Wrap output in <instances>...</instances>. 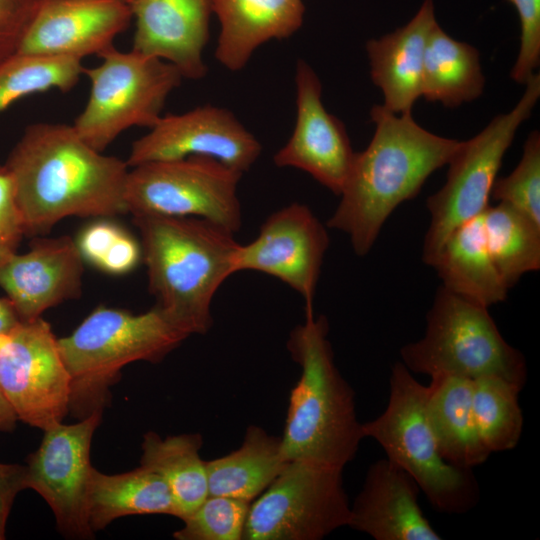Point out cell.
I'll return each mask as SVG.
<instances>
[{"instance_id": "cell-11", "label": "cell", "mask_w": 540, "mask_h": 540, "mask_svg": "<svg viewBox=\"0 0 540 540\" xmlns=\"http://www.w3.org/2000/svg\"><path fill=\"white\" fill-rule=\"evenodd\" d=\"M349 519L343 468L291 460L250 503L242 540H321Z\"/></svg>"}, {"instance_id": "cell-37", "label": "cell", "mask_w": 540, "mask_h": 540, "mask_svg": "<svg viewBox=\"0 0 540 540\" xmlns=\"http://www.w3.org/2000/svg\"><path fill=\"white\" fill-rule=\"evenodd\" d=\"M36 0H0V63L17 53Z\"/></svg>"}, {"instance_id": "cell-32", "label": "cell", "mask_w": 540, "mask_h": 540, "mask_svg": "<svg viewBox=\"0 0 540 540\" xmlns=\"http://www.w3.org/2000/svg\"><path fill=\"white\" fill-rule=\"evenodd\" d=\"M74 240L84 262L109 275L127 274L142 261L141 243L105 217L85 225Z\"/></svg>"}, {"instance_id": "cell-36", "label": "cell", "mask_w": 540, "mask_h": 540, "mask_svg": "<svg viewBox=\"0 0 540 540\" xmlns=\"http://www.w3.org/2000/svg\"><path fill=\"white\" fill-rule=\"evenodd\" d=\"M25 234L13 177L4 165H0V264L17 252Z\"/></svg>"}, {"instance_id": "cell-5", "label": "cell", "mask_w": 540, "mask_h": 540, "mask_svg": "<svg viewBox=\"0 0 540 540\" xmlns=\"http://www.w3.org/2000/svg\"><path fill=\"white\" fill-rule=\"evenodd\" d=\"M187 337L157 306L140 314L97 307L70 335L58 338L70 377L69 412L80 420L103 411L124 366L157 363Z\"/></svg>"}, {"instance_id": "cell-38", "label": "cell", "mask_w": 540, "mask_h": 540, "mask_svg": "<svg viewBox=\"0 0 540 540\" xmlns=\"http://www.w3.org/2000/svg\"><path fill=\"white\" fill-rule=\"evenodd\" d=\"M26 489V466L0 463V528L5 531L13 503Z\"/></svg>"}, {"instance_id": "cell-26", "label": "cell", "mask_w": 540, "mask_h": 540, "mask_svg": "<svg viewBox=\"0 0 540 540\" xmlns=\"http://www.w3.org/2000/svg\"><path fill=\"white\" fill-rule=\"evenodd\" d=\"M287 462L281 451V437L250 425L238 449L206 461L208 493L251 503L273 482Z\"/></svg>"}, {"instance_id": "cell-33", "label": "cell", "mask_w": 540, "mask_h": 540, "mask_svg": "<svg viewBox=\"0 0 540 540\" xmlns=\"http://www.w3.org/2000/svg\"><path fill=\"white\" fill-rule=\"evenodd\" d=\"M250 503L219 495L206 499L174 532L177 540H242Z\"/></svg>"}, {"instance_id": "cell-34", "label": "cell", "mask_w": 540, "mask_h": 540, "mask_svg": "<svg viewBox=\"0 0 540 540\" xmlns=\"http://www.w3.org/2000/svg\"><path fill=\"white\" fill-rule=\"evenodd\" d=\"M491 197L504 202L540 224V134L527 137L521 160L507 176L496 178Z\"/></svg>"}, {"instance_id": "cell-7", "label": "cell", "mask_w": 540, "mask_h": 540, "mask_svg": "<svg viewBox=\"0 0 540 540\" xmlns=\"http://www.w3.org/2000/svg\"><path fill=\"white\" fill-rule=\"evenodd\" d=\"M412 373L474 380L499 377L521 389L527 381L525 357L500 333L488 308L440 286L426 315L424 336L400 349Z\"/></svg>"}, {"instance_id": "cell-42", "label": "cell", "mask_w": 540, "mask_h": 540, "mask_svg": "<svg viewBox=\"0 0 540 540\" xmlns=\"http://www.w3.org/2000/svg\"><path fill=\"white\" fill-rule=\"evenodd\" d=\"M120 1H122L124 3H127V4H129L131 2V0H120Z\"/></svg>"}, {"instance_id": "cell-23", "label": "cell", "mask_w": 540, "mask_h": 540, "mask_svg": "<svg viewBox=\"0 0 540 540\" xmlns=\"http://www.w3.org/2000/svg\"><path fill=\"white\" fill-rule=\"evenodd\" d=\"M447 290L489 308L506 300L508 288L490 255L483 214L455 229L432 266Z\"/></svg>"}, {"instance_id": "cell-22", "label": "cell", "mask_w": 540, "mask_h": 540, "mask_svg": "<svg viewBox=\"0 0 540 540\" xmlns=\"http://www.w3.org/2000/svg\"><path fill=\"white\" fill-rule=\"evenodd\" d=\"M220 22L217 61L230 71L245 67L253 52L271 39L293 35L302 25V0H212Z\"/></svg>"}, {"instance_id": "cell-40", "label": "cell", "mask_w": 540, "mask_h": 540, "mask_svg": "<svg viewBox=\"0 0 540 540\" xmlns=\"http://www.w3.org/2000/svg\"><path fill=\"white\" fill-rule=\"evenodd\" d=\"M18 418L0 387V432H12Z\"/></svg>"}, {"instance_id": "cell-25", "label": "cell", "mask_w": 540, "mask_h": 540, "mask_svg": "<svg viewBox=\"0 0 540 540\" xmlns=\"http://www.w3.org/2000/svg\"><path fill=\"white\" fill-rule=\"evenodd\" d=\"M147 514L176 517L170 490L157 473L143 466L115 475L92 468L87 515L94 533L120 517Z\"/></svg>"}, {"instance_id": "cell-13", "label": "cell", "mask_w": 540, "mask_h": 540, "mask_svg": "<svg viewBox=\"0 0 540 540\" xmlns=\"http://www.w3.org/2000/svg\"><path fill=\"white\" fill-rule=\"evenodd\" d=\"M102 411L74 424L58 423L44 431L39 448L26 459V489L49 505L58 530L66 537L94 535L88 522L87 495L92 465L90 449Z\"/></svg>"}, {"instance_id": "cell-6", "label": "cell", "mask_w": 540, "mask_h": 540, "mask_svg": "<svg viewBox=\"0 0 540 540\" xmlns=\"http://www.w3.org/2000/svg\"><path fill=\"white\" fill-rule=\"evenodd\" d=\"M428 387L399 361L391 368L386 409L362 424L364 437L377 441L387 459L406 471L439 512L463 514L479 501L472 470L448 463L440 454L426 413Z\"/></svg>"}, {"instance_id": "cell-1", "label": "cell", "mask_w": 540, "mask_h": 540, "mask_svg": "<svg viewBox=\"0 0 540 540\" xmlns=\"http://www.w3.org/2000/svg\"><path fill=\"white\" fill-rule=\"evenodd\" d=\"M5 166L14 180L26 236L45 235L70 216L128 213L126 161L92 148L73 125H28Z\"/></svg>"}, {"instance_id": "cell-14", "label": "cell", "mask_w": 540, "mask_h": 540, "mask_svg": "<svg viewBox=\"0 0 540 540\" xmlns=\"http://www.w3.org/2000/svg\"><path fill=\"white\" fill-rule=\"evenodd\" d=\"M329 247L326 227L304 204L292 203L267 217L257 237L240 245L235 270L273 276L295 290L312 315L321 266Z\"/></svg>"}, {"instance_id": "cell-19", "label": "cell", "mask_w": 540, "mask_h": 540, "mask_svg": "<svg viewBox=\"0 0 540 540\" xmlns=\"http://www.w3.org/2000/svg\"><path fill=\"white\" fill-rule=\"evenodd\" d=\"M129 6L136 24L131 50L171 63L183 78L206 75L212 0H131Z\"/></svg>"}, {"instance_id": "cell-24", "label": "cell", "mask_w": 540, "mask_h": 540, "mask_svg": "<svg viewBox=\"0 0 540 540\" xmlns=\"http://www.w3.org/2000/svg\"><path fill=\"white\" fill-rule=\"evenodd\" d=\"M426 413L440 454L451 465L472 470L491 455L481 442L472 411V380L430 377Z\"/></svg>"}, {"instance_id": "cell-21", "label": "cell", "mask_w": 540, "mask_h": 540, "mask_svg": "<svg viewBox=\"0 0 540 540\" xmlns=\"http://www.w3.org/2000/svg\"><path fill=\"white\" fill-rule=\"evenodd\" d=\"M436 24L433 1L425 0L405 26L367 42L371 78L381 89L387 110L411 112L421 97L425 49Z\"/></svg>"}, {"instance_id": "cell-30", "label": "cell", "mask_w": 540, "mask_h": 540, "mask_svg": "<svg viewBox=\"0 0 540 540\" xmlns=\"http://www.w3.org/2000/svg\"><path fill=\"white\" fill-rule=\"evenodd\" d=\"M521 388L499 377L472 380V411L479 438L492 454L514 449L522 435Z\"/></svg>"}, {"instance_id": "cell-12", "label": "cell", "mask_w": 540, "mask_h": 540, "mask_svg": "<svg viewBox=\"0 0 540 540\" xmlns=\"http://www.w3.org/2000/svg\"><path fill=\"white\" fill-rule=\"evenodd\" d=\"M0 387L18 421L32 427L45 431L69 413L70 377L42 317L0 334Z\"/></svg>"}, {"instance_id": "cell-35", "label": "cell", "mask_w": 540, "mask_h": 540, "mask_svg": "<svg viewBox=\"0 0 540 540\" xmlns=\"http://www.w3.org/2000/svg\"><path fill=\"white\" fill-rule=\"evenodd\" d=\"M517 10L520 47L511 78L525 84L540 63V0H508Z\"/></svg>"}, {"instance_id": "cell-9", "label": "cell", "mask_w": 540, "mask_h": 540, "mask_svg": "<svg viewBox=\"0 0 540 540\" xmlns=\"http://www.w3.org/2000/svg\"><path fill=\"white\" fill-rule=\"evenodd\" d=\"M525 85L524 94L512 110L495 116L477 135L461 141L447 164L444 185L428 197L430 223L422 248L425 264L433 266L450 234L482 215L489 206L504 155L540 97L539 74L534 73Z\"/></svg>"}, {"instance_id": "cell-29", "label": "cell", "mask_w": 540, "mask_h": 540, "mask_svg": "<svg viewBox=\"0 0 540 540\" xmlns=\"http://www.w3.org/2000/svg\"><path fill=\"white\" fill-rule=\"evenodd\" d=\"M486 243L494 265L508 289L540 269V224L504 202L483 213Z\"/></svg>"}, {"instance_id": "cell-39", "label": "cell", "mask_w": 540, "mask_h": 540, "mask_svg": "<svg viewBox=\"0 0 540 540\" xmlns=\"http://www.w3.org/2000/svg\"><path fill=\"white\" fill-rule=\"evenodd\" d=\"M22 320L7 297H0V334H7Z\"/></svg>"}, {"instance_id": "cell-18", "label": "cell", "mask_w": 540, "mask_h": 540, "mask_svg": "<svg viewBox=\"0 0 540 540\" xmlns=\"http://www.w3.org/2000/svg\"><path fill=\"white\" fill-rule=\"evenodd\" d=\"M84 260L69 236L37 237L0 264V288L22 321L81 295Z\"/></svg>"}, {"instance_id": "cell-16", "label": "cell", "mask_w": 540, "mask_h": 540, "mask_svg": "<svg viewBox=\"0 0 540 540\" xmlns=\"http://www.w3.org/2000/svg\"><path fill=\"white\" fill-rule=\"evenodd\" d=\"M295 83L296 124L288 142L274 155V163L303 170L340 195L356 152L344 124L325 109L320 79L304 60L297 62Z\"/></svg>"}, {"instance_id": "cell-10", "label": "cell", "mask_w": 540, "mask_h": 540, "mask_svg": "<svg viewBox=\"0 0 540 540\" xmlns=\"http://www.w3.org/2000/svg\"><path fill=\"white\" fill-rule=\"evenodd\" d=\"M242 175L206 156L146 162L128 171V213L196 217L235 234L242 224L237 194Z\"/></svg>"}, {"instance_id": "cell-3", "label": "cell", "mask_w": 540, "mask_h": 540, "mask_svg": "<svg viewBox=\"0 0 540 540\" xmlns=\"http://www.w3.org/2000/svg\"><path fill=\"white\" fill-rule=\"evenodd\" d=\"M133 222L156 306L186 335L206 334L213 298L236 273L241 244L234 233L196 217L141 214Z\"/></svg>"}, {"instance_id": "cell-17", "label": "cell", "mask_w": 540, "mask_h": 540, "mask_svg": "<svg viewBox=\"0 0 540 540\" xmlns=\"http://www.w3.org/2000/svg\"><path fill=\"white\" fill-rule=\"evenodd\" d=\"M120 0H36L18 53L82 60L113 47L132 19Z\"/></svg>"}, {"instance_id": "cell-8", "label": "cell", "mask_w": 540, "mask_h": 540, "mask_svg": "<svg viewBox=\"0 0 540 540\" xmlns=\"http://www.w3.org/2000/svg\"><path fill=\"white\" fill-rule=\"evenodd\" d=\"M98 57L100 64L83 69L90 92L72 125L87 144L103 152L127 129L151 128L183 76L171 63L134 50L113 46Z\"/></svg>"}, {"instance_id": "cell-2", "label": "cell", "mask_w": 540, "mask_h": 540, "mask_svg": "<svg viewBox=\"0 0 540 540\" xmlns=\"http://www.w3.org/2000/svg\"><path fill=\"white\" fill-rule=\"evenodd\" d=\"M370 116L373 137L355 153L340 202L327 221V227L348 235L358 256L369 253L392 212L414 198L461 143L424 129L411 112L396 114L375 105Z\"/></svg>"}, {"instance_id": "cell-27", "label": "cell", "mask_w": 540, "mask_h": 540, "mask_svg": "<svg viewBox=\"0 0 540 540\" xmlns=\"http://www.w3.org/2000/svg\"><path fill=\"white\" fill-rule=\"evenodd\" d=\"M484 85L479 51L436 24L425 49L421 96L455 108L477 99Z\"/></svg>"}, {"instance_id": "cell-28", "label": "cell", "mask_w": 540, "mask_h": 540, "mask_svg": "<svg viewBox=\"0 0 540 540\" xmlns=\"http://www.w3.org/2000/svg\"><path fill=\"white\" fill-rule=\"evenodd\" d=\"M199 433L162 438L148 431L143 436L140 466L157 473L172 495L176 517L183 520L209 495L206 461L200 457Z\"/></svg>"}, {"instance_id": "cell-31", "label": "cell", "mask_w": 540, "mask_h": 540, "mask_svg": "<svg viewBox=\"0 0 540 540\" xmlns=\"http://www.w3.org/2000/svg\"><path fill=\"white\" fill-rule=\"evenodd\" d=\"M83 69L77 58L15 53L0 63V113L31 94L52 89L69 92Z\"/></svg>"}, {"instance_id": "cell-15", "label": "cell", "mask_w": 540, "mask_h": 540, "mask_svg": "<svg viewBox=\"0 0 540 540\" xmlns=\"http://www.w3.org/2000/svg\"><path fill=\"white\" fill-rule=\"evenodd\" d=\"M149 129L132 143L126 161L129 167L152 161L206 156L244 173L262 151L258 139L231 111L212 105L161 116Z\"/></svg>"}, {"instance_id": "cell-4", "label": "cell", "mask_w": 540, "mask_h": 540, "mask_svg": "<svg viewBox=\"0 0 540 540\" xmlns=\"http://www.w3.org/2000/svg\"><path fill=\"white\" fill-rule=\"evenodd\" d=\"M305 317L287 341L301 375L290 393L282 455L286 461L303 459L344 468L365 438L355 394L336 367L327 318Z\"/></svg>"}, {"instance_id": "cell-41", "label": "cell", "mask_w": 540, "mask_h": 540, "mask_svg": "<svg viewBox=\"0 0 540 540\" xmlns=\"http://www.w3.org/2000/svg\"><path fill=\"white\" fill-rule=\"evenodd\" d=\"M5 539V531L0 528V540Z\"/></svg>"}, {"instance_id": "cell-20", "label": "cell", "mask_w": 540, "mask_h": 540, "mask_svg": "<svg viewBox=\"0 0 540 540\" xmlns=\"http://www.w3.org/2000/svg\"><path fill=\"white\" fill-rule=\"evenodd\" d=\"M420 488L401 467L387 458L370 465L360 493L350 505L348 526L375 540H439L425 517Z\"/></svg>"}]
</instances>
